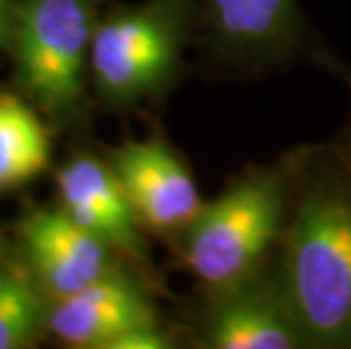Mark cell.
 Returning <instances> with one entry per match:
<instances>
[{
	"label": "cell",
	"mask_w": 351,
	"mask_h": 349,
	"mask_svg": "<svg viewBox=\"0 0 351 349\" xmlns=\"http://www.w3.org/2000/svg\"><path fill=\"white\" fill-rule=\"evenodd\" d=\"M308 349H351V163L304 143L274 256Z\"/></svg>",
	"instance_id": "cell-1"
},
{
	"label": "cell",
	"mask_w": 351,
	"mask_h": 349,
	"mask_svg": "<svg viewBox=\"0 0 351 349\" xmlns=\"http://www.w3.org/2000/svg\"><path fill=\"white\" fill-rule=\"evenodd\" d=\"M302 147L234 175L179 236L173 252L199 288L227 286L274 261Z\"/></svg>",
	"instance_id": "cell-2"
},
{
	"label": "cell",
	"mask_w": 351,
	"mask_h": 349,
	"mask_svg": "<svg viewBox=\"0 0 351 349\" xmlns=\"http://www.w3.org/2000/svg\"><path fill=\"white\" fill-rule=\"evenodd\" d=\"M197 34V0H141L102 12L91 43V93L111 111L159 102L177 86Z\"/></svg>",
	"instance_id": "cell-3"
},
{
	"label": "cell",
	"mask_w": 351,
	"mask_h": 349,
	"mask_svg": "<svg viewBox=\"0 0 351 349\" xmlns=\"http://www.w3.org/2000/svg\"><path fill=\"white\" fill-rule=\"evenodd\" d=\"M102 0H16L10 53L19 93L55 130H80L91 109V43Z\"/></svg>",
	"instance_id": "cell-4"
},
{
	"label": "cell",
	"mask_w": 351,
	"mask_h": 349,
	"mask_svg": "<svg viewBox=\"0 0 351 349\" xmlns=\"http://www.w3.org/2000/svg\"><path fill=\"white\" fill-rule=\"evenodd\" d=\"M199 50L227 77L254 80L297 62L338 64L315 43L300 0H197Z\"/></svg>",
	"instance_id": "cell-5"
},
{
	"label": "cell",
	"mask_w": 351,
	"mask_h": 349,
	"mask_svg": "<svg viewBox=\"0 0 351 349\" xmlns=\"http://www.w3.org/2000/svg\"><path fill=\"white\" fill-rule=\"evenodd\" d=\"M195 349H308L274 261L218 288H199L186 324Z\"/></svg>",
	"instance_id": "cell-6"
},
{
	"label": "cell",
	"mask_w": 351,
	"mask_h": 349,
	"mask_svg": "<svg viewBox=\"0 0 351 349\" xmlns=\"http://www.w3.org/2000/svg\"><path fill=\"white\" fill-rule=\"evenodd\" d=\"M104 157L147 236L173 248L206 202L189 163L159 134L141 141L127 139L121 145L107 147Z\"/></svg>",
	"instance_id": "cell-7"
},
{
	"label": "cell",
	"mask_w": 351,
	"mask_h": 349,
	"mask_svg": "<svg viewBox=\"0 0 351 349\" xmlns=\"http://www.w3.org/2000/svg\"><path fill=\"white\" fill-rule=\"evenodd\" d=\"M16 254L50 304L127 265L118 252L77 225L57 202L29 206L21 215Z\"/></svg>",
	"instance_id": "cell-8"
},
{
	"label": "cell",
	"mask_w": 351,
	"mask_h": 349,
	"mask_svg": "<svg viewBox=\"0 0 351 349\" xmlns=\"http://www.w3.org/2000/svg\"><path fill=\"white\" fill-rule=\"evenodd\" d=\"M55 189L57 204L77 225L98 236L130 268L159 286L147 248V232L104 154L75 150L55 170Z\"/></svg>",
	"instance_id": "cell-9"
},
{
	"label": "cell",
	"mask_w": 351,
	"mask_h": 349,
	"mask_svg": "<svg viewBox=\"0 0 351 349\" xmlns=\"http://www.w3.org/2000/svg\"><path fill=\"white\" fill-rule=\"evenodd\" d=\"M156 286L130 265L109 272L80 293L50 304L48 336L73 349H109L138 324L161 320Z\"/></svg>",
	"instance_id": "cell-10"
},
{
	"label": "cell",
	"mask_w": 351,
	"mask_h": 349,
	"mask_svg": "<svg viewBox=\"0 0 351 349\" xmlns=\"http://www.w3.org/2000/svg\"><path fill=\"white\" fill-rule=\"evenodd\" d=\"M52 130L21 93L0 91V193L25 186L50 168Z\"/></svg>",
	"instance_id": "cell-11"
},
{
	"label": "cell",
	"mask_w": 351,
	"mask_h": 349,
	"mask_svg": "<svg viewBox=\"0 0 351 349\" xmlns=\"http://www.w3.org/2000/svg\"><path fill=\"white\" fill-rule=\"evenodd\" d=\"M48 309L19 254L0 263V349H27L48 336Z\"/></svg>",
	"instance_id": "cell-12"
},
{
	"label": "cell",
	"mask_w": 351,
	"mask_h": 349,
	"mask_svg": "<svg viewBox=\"0 0 351 349\" xmlns=\"http://www.w3.org/2000/svg\"><path fill=\"white\" fill-rule=\"evenodd\" d=\"M335 71L340 73L342 80H345V86H347V91H349V114H347V121H345V128H342V132L338 134V139L333 141L335 145L340 147V152L345 154V159L351 163V66L347 64H335L333 66Z\"/></svg>",
	"instance_id": "cell-13"
},
{
	"label": "cell",
	"mask_w": 351,
	"mask_h": 349,
	"mask_svg": "<svg viewBox=\"0 0 351 349\" xmlns=\"http://www.w3.org/2000/svg\"><path fill=\"white\" fill-rule=\"evenodd\" d=\"M14 23H16V0H0V50H10Z\"/></svg>",
	"instance_id": "cell-14"
},
{
	"label": "cell",
	"mask_w": 351,
	"mask_h": 349,
	"mask_svg": "<svg viewBox=\"0 0 351 349\" xmlns=\"http://www.w3.org/2000/svg\"><path fill=\"white\" fill-rule=\"evenodd\" d=\"M14 254H16V248H12V245L0 236V263L7 261V258H12Z\"/></svg>",
	"instance_id": "cell-15"
}]
</instances>
